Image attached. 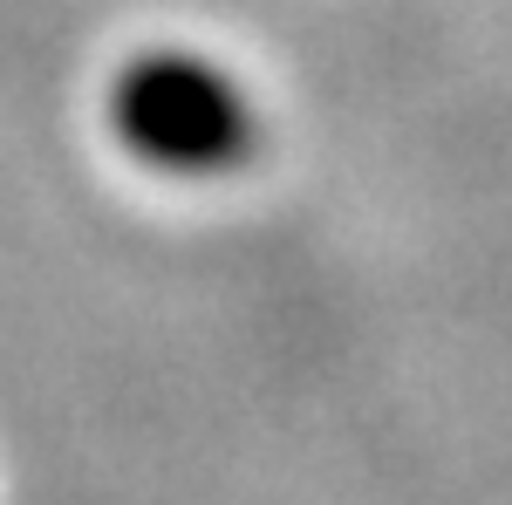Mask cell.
<instances>
[{"label": "cell", "mask_w": 512, "mask_h": 505, "mask_svg": "<svg viewBox=\"0 0 512 505\" xmlns=\"http://www.w3.org/2000/svg\"><path fill=\"white\" fill-rule=\"evenodd\" d=\"M110 137L164 178L239 171L260 144L253 96L198 48H144L110 82Z\"/></svg>", "instance_id": "cell-1"}]
</instances>
